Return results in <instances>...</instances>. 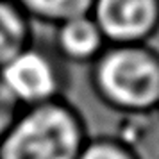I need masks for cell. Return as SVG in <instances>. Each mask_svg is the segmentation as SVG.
I'll use <instances>...</instances> for the list:
<instances>
[{
    "instance_id": "cell-1",
    "label": "cell",
    "mask_w": 159,
    "mask_h": 159,
    "mask_svg": "<svg viewBox=\"0 0 159 159\" xmlns=\"http://www.w3.org/2000/svg\"><path fill=\"white\" fill-rule=\"evenodd\" d=\"M97 98L122 116L154 115L159 104V50L152 43L107 45L89 65Z\"/></svg>"
},
{
    "instance_id": "cell-2",
    "label": "cell",
    "mask_w": 159,
    "mask_h": 159,
    "mask_svg": "<svg viewBox=\"0 0 159 159\" xmlns=\"http://www.w3.org/2000/svg\"><path fill=\"white\" fill-rule=\"evenodd\" d=\"M88 127L66 97L22 109L0 139V159H77Z\"/></svg>"
},
{
    "instance_id": "cell-3",
    "label": "cell",
    "mask_w": 159,
    "mask_h": 159,
    "mask_svg": "<svg viewBox=\"0 0 159 159\" xmlns=\"http://www.w3.org/2000/svg\"><path fill=\"white\" fill-rule=\"evenodd\" d=\"M0 82L22 109L65 97V63L50 45L36 39L0 68Z\"/></svg>"
},
{
    "instance_id": "cell-4",
    "label": "cell",
    "mask_w": 159,
    "mask_h": 159,
    "mask_svg": "<svg viewBox=\"0 0 159 159\" xmlns=\"http://www.w3.org/2000/svg\"><path fill=\"white\" fill-rule=\"evenodd\" d=\"M89 15L107 45L150 43L159 34V0H93Z\"/></svg>"
},
{
    "instance_id": "cell-5",
    "label": "cell",
    "mask_w": 159,
    "mask_h": 159,
    "mask_svg": "<svg viewBox=\"0 0 159 159\" xmlns=\"http://www.w3.org/2000/svg\"><path fill=\"white\" fill-rule=\"evenodd\" d=\"M50 47L65 65H91L107 47V41L93 16L82 15L54 25Z\"/></svg>"
},
{
    "instance_id": "cell-6",
    "label": "cell",
    "mask_w": 159,
    "mask_h": 159,
    "mask_svg": "<svg viewBox=\"0 0 159 159\" xmlns=\"http://www.w3.org/2000/svg\"><path fill=\"white\" fill-rule=\"evenodd\" d=\"M32 41L30 18L15 0H0V68Z\"/></svg>"
},
{
    "instance_id": "cell-7",
    "label": "cell",
    "mask_w": 159,
    "mask_h": 159,
    "mask_svg": "<svg viewBox=\"0 0 159 159\" xmlns=\"http://www.w3.org/2000/svg\"><path fill=\"white\" fill-rule=\"evenodd\" d=\"M22 11L30 18V22H39L45 25L57 23L89 15L93 0H15Z\"/></svg>"
},
{
    "instance_id": "cell-8",
    "label": "cell",
    "mask_w": 159,
    "mask_h": 159,
    "mask_svg": "<svg viewBox=\"0 0 159 159\" xmlns=\"http://www.w3.org/2000/svg\"><path fill=\"white\" fill-rule=\"evenodd\" d=\"M77 159H143L136 147L118 136L88 138Z\"/></svg>"
},
{
    "instance_id": "cell-9",
    "label": "cell",
    "mask_w": 159,
    "mask_h": 159,
    "mask_svg": "<svg viewBox=\"0 0 159 159\" xmlns=\"http://www.w3.org/2000/svg\"><path fill=\"white\" fill-rule=\"evenodd\" d=\"M20 111H22V107L13 100V97L9 95V91L0 82V139L4 138V134L13 125V122L16 120V116H18Z\"/></svg>"
},
{
    "instance_id": "cell-10",
    "label": "cell",
    "mask_w": 159,
    "mask_h": 159,
    "mask_svg": "<svg viewBox=\"0 0 159 159\" xmlns=\"http://www.w3.org/2000/svg\"><path fill=\"white\" fill-rule=\"evenodd\" d=\"M156 116H159V104H157V107H156Z\"/></svg>"
}]
</instances>
